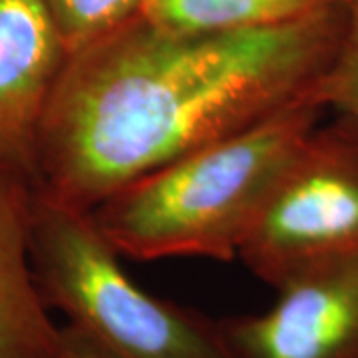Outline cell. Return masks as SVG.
<instances>
[{"label": "cell", "mask_w": 358, "mask_h": 358, "mask_svg": "<svg viewBox=\"0 0 358 358\" xmlns=\"http://www.w3.org/2000/svg\"><path fill=\"white\" fill-rule=\"evenodd\" d=\"M343 32V4L221 32L134 14L68 54L40 126V185L94 209L155 167L313 96Z\"/></svg>", "instance_id": "cell-1"}, {"label": "cell", "mask_w": 358, "mask_h": 358, "mask_svg": "<svg viewBox=\"0 0 358 358\" xmlns=\"http://www.w3.org/2000/svg\"><path fill=\"white\" fill-rule=\"evenodd\" d=\"M327 108L299 98L122 185L92 215L124 259L233 261Z\"/></svg>", "instance_id": "cell-2"}, {"label": "cell", "mask_w": 358, "mask_h": 358, "mask_svg": "<svg viewBox=\"0 0 358 358\" xmlns=\"http://www.w3.org/2000/svg\"><path fill=\"white\" fill-rule=\"evenodd\" d=\"M54 358H117L110 355L108 350H103L96 343H92L82 333H78L76 329L64 324L60 329V341L56 346Z\"/></svg>", "instance_id": "cell-11"}, {"label": "cell", "mask_w": 358, "mask_h": 358, "mask_svg": "<svg viewBox=\"0 0 358 358\" xmlns=\"http://www.w3.org/2000/svg\"><path fill=\"white\" fill-rule=\"evenodd\" d=\"M30 257L42 301L117 358H233L221 320L140 287L92 211L38 185Z\"/></svg>", "instance_id": "cell-3"}, {"label": "cell", "mask_w": 358, "mask_h": 358, "mask_svg": "<svg viewBox=\"0 0 358 358\" xmlns=\"http://www.w3.org/2000/svg\"><path fill=\"white\" fill-rule=\"evenodd\" d=\"M68 54L44 0H0V157L34 173L40 126Z\"/></svg>", "instance_id": "cell-6"}, {"label": "cell", "mask_w": 358, "mask_h": 358, "mask_svg": "<svg viewBox=\"0 0 358 358\" xmlns=\"http://www.w3.org/2000/svg\"><path fill=\"white\" fill-rule=\"evenodd\" d=\"M267 2H271L287 18H299L343 4V0H267Z\"/></svg>", "instance_id": "cell-12"}, {"label": "cell", "mask_w": 358, "mask_h": 358, "mask_svg": "<svg viewBox=\"0 0 358 358\" xmlns=\"http://www.w3.org/2000/svg\"><path fill=\"white\" fill-rule=\"evenodd\" d=\"M257 315L221 319L233 358H358V255L307 268Z\"/></svg>", "instance_id": "cell-5"}, {"label": "cell", "mask_w": 358, "mask_h": 358, "mask_svg": "<svg viewBox=\"0 0 358 358\" xmlns=\"http://www.w3.org/2000/svg\"><path fill=\"white\" fill-rule=\"evenodd\" d=\"M38 185L34 171L0 157V358H54L60 341L30 257Z\"/></svg>", "instance_id": "cell-7"}, {"label": "cell", "mask_w": 358, "mask_h": 358, "mask_svg": "<svg viewBox=\"0 0 358 358\" xmlns=\"http://www.w3.org/2000/svg\"><path fill=\"white\" fill-rule=\"evenodd\" d=\"M68 52L84 46L138 14L141 0H44Z\"/></svg>", "instance_id": "cell-10"}, {"label": "cell", "mask_w": 358, "mask_h": 358, "mask_svg": "<svg viewBox=\"0 0 358 358\" xmlns=\"http://www.w3.org/2000/svg\"><path fill=\"white\" fill-rule=\"evenodd\" d=\"M138 14L181 32H221L291 20L267 0H141Z\"/></svg>", "instance_id": "cell-8"}, {"label": "cell", "mask_w": 358, "mask_h": 358, "mask_svg": "<svg viewBox=\"0 0 358 358\" xmlns=\"http://www.w3.org/2000/svg\"><path fill=\"white\" fill-rule=\"evenodd\" d=\"M345 32L333 62L313 88V98L334 114L358 120V0H343Z\"/></svg>", "instance_id": "cell-9"}, {"label": "cell", "mask_w": 358, "mask_h": 358, "mask_svg": "<svg viewBox=\"0 0 358 358\" xmlns=\"http://www.w3.org/2000/svg\"><path fill=\"white\" fill-rule=\"evenodd\" d=\"M358 255V120H320L239 251L277 289L307 268Z\"/></svg>", "instance_id": "cell-4"}]
</instances>
